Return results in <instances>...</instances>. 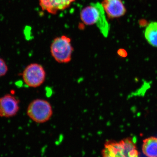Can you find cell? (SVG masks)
<instances>
[{
  "mask_svg": "<svg viewBox=\"0 0 157 157\" xmlns=\"http://www.w3.org/2000/svg\"><path fill=\"white\" fill-rule=\"evenodd\" d=\"M144 36L150 45L157 47V22L149 24L145 29Z\"/></svg>",
  "mask_w": 157,
  "mask_h": 157,
  "instance_id": "obj_10",
  "label": "cell"
},
{
  "mask_svg": "<svg viewBox=\"0 0 157 157\" xmlns=\"http://www.w3.org/2000/svg\"><path fill=\"white\" fill-rule=\"evenodd\" d=\"M21 75L23 80L29 87L37 88L45 82L46 73L42 65L32 63L26 67Z\"/></svg>",
  "mask_w": 157,
  "mask_h": 157,
  "instance_id": "obj_5",
  "label": "cell"
},
{
  "mask_svg": "<svg viewBox=\"0 0 157 157\" xmlns=\"http://www.w3.org/2000/svg\"><path fill=\"white\" fill-rule=\"evenodd\" d=\"M13 94H6L0 98V117H14L19 112L20 101Z\"/></svg>",
  "mask_w": 157,
  "mask_h": 157,
  "instance_id": "obj_6",
  "label": "cell"
},
{
  "mask_svg": "<svg viewBox=\"0 0 157 157\" xmlns=\"http://www.w3.org/2000/svg\"><path fill=\"white\" fill-rule=\"evenodd\" d=\"M80 18L86 25H96L104 37L108 36L109 25L101 3H91L90 6L82 9L80 12Z\"/></svg>",
  "mask_w": 157,
  "mask_h": 157,
  "instance_id": "obj_1",
  "label": "cell"
},
{
  "mask_svg": "<svg viewBox=\"0 0 157 157\" xmlns=\"http://www.w3.org/2000/svg\"><path fill=\"white\" fill-rule=\"evenodd\" d=\"M73 51L71 39L67 36L57 37L51 45L52 56L59 63H70L72 60Z\"/></svg>",
  "mask_w": 157,
  "mask_h": 157,
  "instance_id": "obj_4",
  "label": "cell"
},
{
  "mask_svg": "<svg viewBox=\"0 0 157 157\" xmlns=\"http://www.w3.org/2000/svg\"><path fill=\"white\" fill-rule=\"evenodd\" d=\"M76 0H39V5L43 11L50 14H56L70 7Z\"/></svg>",
  "mask_w": 157,
  "mask_h": 157,
  "instance_id": "obj_8",
  "label": "cell"
},
{
  "mask_svg": "<svg viewBox=\"0 0 157 157\" xmlns=\"http://www.w3.org/2000/svg\"><path fill=\"white\" fill-rule=\"evenodd\" d=\"M27 114L33 121L43 124L51 118L53 115V109L50 103L46 100L36 99L29 104Z\"/></svg>",
  "mask_w": 157,
  "mask_h": 157,
  "instance_id": "obj_3",
  "label": "cell"
},
{
  "mask_svg": "<svg viewBox=\"0 0 157 157\" xmlns=\"http://www.w3.org/2000/svg\"><path fill=\"white\" fill-rule=\"evenodd\" d=\"M101 5L105 13L110 18L121 17L126 12L121 0H103Z\"/></svg>",
  "mask_w": 157,
  "mask_h": 157,
  "instance_id": "obj_7",
  "label": "cell"
},
{
  "mask_svg": "<svg viewBox=\"0 0 157 157\" xmlns=\"http://www.w3.org/2000/svg\"><path fill=\"white\" fill-rule=\"evenodd\" d=\"M102 157H139V155L133 140L128 138L119 141H107L102 151Z\"/></svg>",
  "mask_w": 157,
  "mask_h": 157,
  "instance_id": "obj_2",
  "label": "cell"
},
{
  "mask_svg": "<svg viewBox=\"0 0 157 157\" xmlns=\"http://www.w3.org/2000/svg\"><path fill=\"white\" fill-rule=\"evenodd\" d=\"M9 71V67L6 61L0 57V78L6 76Z\"/></svg>",
  "mask_w": 157,
  "mask_h": 157,
  "instance_id": "obj_11",
  "label": "cell"
},
{
  "mask_svg": "<svg viewBox=\"0 0 157 157\" xmlns=\"http://www.w3.org/2000/svg\"><path fill=\"white\" fill-rule=\"evenodd\" d=\"M142 150L147 157H157V137H151L144 139Z\"/></svg>",
  "mask_w": 157,
  "mask_h": 157,
  "instance_id": "obj_9",
  "label": "cell"
}]
</instances>
